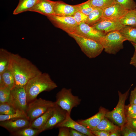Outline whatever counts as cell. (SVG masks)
I'll return each mask as SVG.
<instances>
[{
	"mask_svg": "<svg viewBox=\"0 0 136 136\" xmlns=\"http://www.w3.org/2000/svg\"><path fill=\"white\" fill-rule=\"evenodd\" d=\"M54 1L50 0H39L29 11L37 12L48 16L54 15L53 6Z\"/></svg>",
	"mask_w": 136,
	"mask_h": 136,
	"instance_id": "18",
	"label": "cell"
},
{
	"mask_svg": "<svg viewBox=\"0 0 136 136\" xmlns=\"http://www.w3.org/2000/svg\"><path fill=\"white\" fill-rule=\"evenodd\" d=\"M10 67L16 86L25 87L30 79L42 73L30 60L18 54L11 53Z\"/></svg>",
	"mask_w": 136,
	"mask_h": 136,
	"instance_id": "1",
	"label": "cell"
},
{
	"mask_svg": "<svg viewBox=\"0 0 136 136\" xmlns=\"http://www.w3.org/2000/svg\"><path fill=\"white\" fill-rule=\"evenodd\" d=\"M0 74L6 87L11 90L15 86V78L10 66L6 70Z\"/></svg>",
	"mask_w": 136,
	"mask_h": 136,
	"instance_id": "26",
	"label": "cell"
},
{
	"mask_svg": "<svg viewBox=\"0 0 136 136\" xmlns=\"http://www.w3.org/2000/svg\"><path fill=\"white\" fill-rule=\"evenodd\" d=\"M129 117L136 119V114L133 115L129 117Z\"/></svg>",
	"mask_w": 136,
	"mask_h": 136,
	"instance_id": "45",
	"label": "cell"
},
{
	"mask_svg": "<svg viewBox=\"0 0 136 136\" xmlns=\"http://www.w3.org/2000/svg\"><path fill=\"white\" fill-rule=\"evenodd\" d=\"M53 10L54 15L59 16H72L78 11L74 5L61 1H54Z\"/></svg>",
	"mask_w": 136,
	"mask_h": 136,
	"instance_id": "17",
	"label": "cell"
},
{
	"mask_svg": "<svg viewBox=\"0 0 136 136\" xmlns=\"http://www.w3.org/2000/svg\"><path fill=\"white\" fill-rule=\"evenodd\" d=\"M57 87L48 74L41 73L30 79L25 87L27 103L36 99L41 93L49 91Z\"/></svg>",
	"mask_w": 136,
	"mask_h": 136,
	"instance_id": "2",
	"label": "cell"
},
{
	"mask_svg": "<svg viewBox=\"0 0 136 136\" xmlns=\"http://www.w3.org/2000/svg\"><path fill=\"white\" fill-rule=\"evenodd\" d=\"M85 134L74 129L70 128V136H86Z\"/></svg>",
	"mask_w": 136,
	"mask_h": 136,
	"instance_id": "42",
	"label": "cell"
},
{
	"mask_svg": "<svg viewBox=\"0 0 136 136\" xmlns=\"http://www.w3.org/2000/svg\"><path fill=\"white\" fill-rule=\"evenodd\" d=\"M72 16L78 25L82 23L87 22L88 16L78 10Z\"/></svg>",
	"mask_w": 136,
	"mask_h": 136,
	"instance_id": "35",
	"label": "cell"
},
{
	"mask_svg": "<svg viewBox=\"0 0 136 136\" xmlns=\"http://www.w3.org/2000/svg\"><path fill=\"white\" fill-rule=\"evenodd\" d=\"M119 128L105 117L96 127L90 130H102L111 132Z\"/></svg>",
	"mask_w": 136,
	"mask_h": 136,
	"instance_id": "25",
	"label": "cell"
},
{
	"mask_svg": "<svg viewBox=\"0 0 136 136\" xmlns=\"http://www.w3.org/2000/svg\"><path fill=\"white\" fill-rule=\"evenodd\" d=\"M39 0H19L17 6L14 11L13 14L17 15L27 11L32 8Z\"/></svg>",
	"mask_w": 136,
	"mask_h": 136,
	"instance_id": "20",
	"label": "cell"
},
{
	"mask_svg": "<svg viewBox=\"0 0 136 136\" xmlns=\"http://www.w3.org/2000/svg\"><path fill=\"white\" fill-rule=\"evenodd\" d=\"M68 113L58 105L55 104L53 112L40 132L52 129L65 119Z\"/></svg>",
	"mask_w": 136,
	"mask_h": 136,
	"instance_id": "10",
	"label": "cell"
},
{
	"mask_svg": "<svg viewBox=\"0 0 136 136\" xmlns=\"http://www.w3.org/2000/svg\"><path fill=\"white\" fill-rule=\"evenodd\" d=\"M66 126L78 130L85 134L87 136H94L90 130L85 126L73 120L71 117L70 115L68 113L65 119L58 124L56 127H59Z\"/></svg>",
	"mask_w": 136,
	"mask_h": 136,
	"instance_id": "16",
	"label": "cell"
},
{
	"mask_svg": "<svg viewBox=\"0 0 136 136\" xmlns=\"http://www.w3.org/2000/svg\"><path fill=\"white\" fill-rule=\"evenodd\" d=\"M87 1L93 7L103 10L115 3V0H88Z\"/></svg>",
	"mask_w": 136,
	"mask_h": 136,
	"instance_id": "28",
	"label": "cell"
},
{
	"mask_svg": "<svg viewBox=\"0 0 136 136\" xmlns=\"http://www.w3.org/2000/svg\"><path fill=\"white\" fill-rule=\"evenodd\" d=\"M115 2L128 10L136 8V3L134 0H115Z\"/></svg>",
	"mask_w": 136,
	"mask_h": 136,
	"instance_id": "33",
	"label": "cell"
},
{
	"mask_svg": "<svg viewBox=\"0 0 136 136\" xmlns=\"http://www.w3.org/2000/svg\"><path fill=\"white\" fill-rule=\"evenodd\" d=\"M125 123L129 127L136 131V119L126 117Z\"/></svg>",
	"mask_w": 136,
	"mask_h": 136,
	"instance_id": "38",
	"label": "cell"
},
{
	"mask_svg": "<svg viewBox=\"0 0 136 136\" xmlns=\"http://www.w3.org/2000/svg\"><path fill=\"white\" fill-rule=\"evenodd\" d=\"M119 20L124 26H136V8L128 10Z\"/></svg>",
	"mask_w": 136,
	"mask_h": 136,
	"instance_id": "22",
	"label": "cell"
},
{
	"mask_svg": "<svg viewBox=\"0 0 136 136\" xmlns=\"http://www.w3.org/2000/svg\"><path fill=\"white\" fill-rule=\"evenodd\" d=\"M124 26L119 20L104 17L98 22L91 26L95 29L106 34L114 31H119Z\"/></svg>",
	"mask_w": 136,
	"mask_h": 136,
	"instance_id": "11",
	"label": "cell"
},
{
	"mask_svg": "<svg viewBox=\"0 0 136 136\" xmlns=\"http://www.w3.org/2000/svg\"><path fill=\"white\" fill-rule=\"evenodd\" d=\"M9 104L16 110L26 113L28 104L24 87L15 86L11 90Z\"/></svg>",
	"mask_w": 136,
	"mask_h": 136,
	"instance_id": "8",
	"label": "cell"
},
{
	"mask_svg": "<svg viewBox=\"0 0 136 136\" xmlns=\"http://www.w3.org/2000/svg\"><path fill=\"white\" fill-rule=\"evenodd\" d=\"M119 31L126 40L136 43V26H124Z\"/></svg>",
	"mask_w": 136,
	"mask_h": 136,
	"instance_id": "23",
	"label": "cell"
},
{
	"mask_svg": "<svg viewBox=\"0 0 136 136\" xmlns=\"http://www.w3.org/2000/svg\"><path fill=\"white\" fill-rule=\"evenodd\" d=\"M4 83L1 75L0 74V87H5ZM6 87V86H5Z\"/></svg>",
	"mask_w": 136,
	"mask_h": 136,
	"instance_id": "44",
	"label": "cell"
},
{
	"mask_svg": "<svg viewBox=\"0 0 136 136\" xmlns=\"http://www.w3.org/2000/svg\"><path fill=\"white\" fill-rule=\"evenodd\" d=\"M74 6L78 11L87 16L92 11L94 8L87 1L79 4L74 5Z\"/></svg>",
	"mask_w": 136,
	"mask_h": 136,
	"instance_id": "29",
	"label": "cell"
},
{
	"mask_svg": "<svg viewBox=\"0 0 136 136\" xmlns=\"http://www.w3.org/2000/svg\"><path fill=\"white\" fill-rule=\"evenodd\" d=\"M129 100V104H136V86L131 92Z\"/></svg>",
	"mask_w": 136,
	"mask_h": 136,
	"instance_id": "41",
	"label": "cell"
},
{
	"mask_svg": "<svg viewBox=\"0 0 136 136\" xmlns=\"http://www.w3.org/2000/svg\"><path fill=\"white\" fill-rule=\"evenodd\" d=\"M108 110L100 107L98 112L91 117L84 120H80L77 121L78 123L87 127L91 130L96 127L105 116Z\"/></svg>",
	"mask_w": 136,
	"mask_h": 136,
	"instance_id": "15",
	"label": "cell"
},
{
	"mask_svg": "<svg viewBox=\"0 0 136 136\" xmlns=\"http://www.w3.org/2000/svg\"><path fill=\"white\" fill-rule=\"evenodd\" d=\"M47 17L55 27L68 34L74 33L79 25L72 16H59L52 15Z\"/></svg>",
	"mask_w": 136,
	"mask_h": 136,
	"instance_id": "9",
	"label": "cell"
},
{
	"mask_svg": "<svg viewBox=\"0 0 136 136\" xmlns=\"http://www.w3.org/2000/svg\"><path fill=\"white\" fill-rule=\"evenodd\" d=\"M120 131V128L110 132V136H119L120 135L119 131Z\"/></svg>",
	"mask_w": 136,
	"mask_h": 136,
	"instance_id": "43",
	"label": "cell"
},
{
	"mask_svg": "<svg viewBox=\"0 0 136 136\" xmlns=\"http://www.w3.org/2000/svg\"><path fill=\"white\" fill-rule=\"evenodd\" d=\"M73 33L99 42L101 38L106 34L95 29L84 22L79 24L74 32Z\"/></svg>",
	"mask_w": 136,
	"mask_h": 136,
	"instance_id": "13",
	"label": "cell"
},
{
	"mask_svg": "<svg viewBox=\"0 0 136 136\" xmlns=\"http://www.w3.org/2000/svg\"><path fill=\"white\" fill-rule=\"evenodd\" d=\"M19 118L27 119L25 113L17 110L16 113L12 114L0 115V121Z\"/></svg>",
	"mask_w": 136,
	"mask_h": 136,
	"instance_id": "32",
	"label": "cell"
},
{
	"mask_svg": "<svg viewBox=\"0 0 136 136\" xmlns=\"http://www.w3.org/2000/svg\"><path fill=\"white\" fill-rule=\"evenodd\" d=\"M30 122L27 118H19L11 119L0 122V125L7 130L11 134L23 128L29 127Z\"/></svg>",
	"mask_w": 136,
	"mask_h": 136,
	"instance_id": "12",
	"label": "cell"
},
{
	"mask_svg": "<svg viewBox=\"0 0 136 136\" xmlns=\"http://www.w3.org/2000/svg\"><path fill=\"white\" fill-rule=\"evenodd\" d=\"M55 105V102L41 98L36 99L28 104L26 115L30 123Z\"/></svg>",
	"mask_w": 136,
	"mask_h": 136,
	"instance_id": "7",
	"label": "cell"
},
{
	"mask_svg": "<svg viewBox=\"0 0 136 136\" xmlns=\"http://www.w3.org/2000/svg\"><path fill=\"white\" fill-rule=\"evenodd\" d=\"M128 11L119 4L115 3L103 10V17L113 20H119Z\"/></svg>",
	"mask_w": 136,
	"mask_h": 136,
	"instance_id": "14",
	"label": "cell"
},
{
	"mask_svg": "<svg viewBox=\"0 0 136 136\" xmlns=\"http://www.w3.org/2000/svg\"><path fill=\"white\" fill-rule=\"evenodd\" d=\"M55 104L66 111L70 115L72 109L79 105L81 99L79 97L74 95L71 88H62L57 93Z\"/></svg>",
	"mask_w": 136,
	"mask_h": 136,
	"instance_id": "5",
	"label": "cell"
},
{
	"mask_svg": "<svg viewBox=\"0 0 136 136\" xmlns=\"http://www.w3.org/2000/svg\"><path fill=\"white\" fill-rule=\"evenodd\" d=\"M11 90L6 87H0V103H10Z\"/></svg>",
	"mask_w": 136,
	"mask_h": 136,
	"instance_id": "30",
	"label": "cell"
},
{
	"mask_svg": "<svg viewBox=\"0 0 136 136\" xmlns=\"http://www.w3.org/2000/svg\"><path fill=\"white\" fill-rule=\"evenodd\" d=\"M131 43L134 47V51L133 56L131 58L129 64L136 67V43L133 42Z\"/></svg>",
	"mask_w": 136,
	"mask_h": 136,
	"instance_id": "40",
	"label": "cell"
},
{
	"mask_svg": "<svg viewBox=\"0 0 136 136\" xmlns=\"http://www.w3.org/2000/svg\"><path fill=\"white\" fill-rule=\"evenodd\" d=\"M17 110L9 103H0V115L12 114L16 113Z\"/></svg>",
	"mask_w": 136,
	"mask_h": 136,
	"instance_id": "31",
	"label": "cell"
},
{
	"mask_svg": "<svg viewBox=\"0 0 136 136\" xmlns=\"http://www.w3.org/2000/svg\"><path fill=\"white\" fill-rule=\"evenodd\" d=\"M11 53L5 49H0V74L3 73L9 67Z\"/></svg>",
	"mask_w": 136,
	"mask_h": 136,
	"instance_id": "21",
	"label": "cell"
},
{
	"mask_svg": "<svg viewBox=\"0 0 136 136\" xmlns=\"http://www.w3.org/2000/svg\"><path fill=\"white\" fill-rule=\"evenodd\" d=\"M120 127V131L123 136H136V131L129 127L126 123Z\"/></svg>",
	"mask_w": 136,
	"mask_h": 136,
	"instance_id": "34",
	"label": "cell"
},
{
	"mask_svg": "<svg viewBox=\"0 0 136 136\" xmlns=\"http://www.w3.org/2000/svg\"><path fill=\"white\" fill-rule=\"evenodd\" d=\"M68 34L75 41L82 52L90 58L97 57L104 50L99 41L74 33Z\"/></svg>",
	"mask_w": 136,
	"mask_h": 136,
	"instance_id": "3",
	"label": "cell"
},
{
	"mask_svg": "<svg viewBox=\"0 0 136 136\" xmlns=\"http://www.w3.org/2000/svg\"><path fill=\"white\" fill-rule=\"evenodd\" d=\"M125 113L126 117L136 114V104H129L125 105Z\"/></svg>",
	"mask_w": 136,
	"mask_h": 136,
	"instance_id": "36",
	"label": "cell"
},
{
	"mask_svg": "<svg viewBox=\"0 0 136 136\" xmlns=\"http://www.w3.org/2000/svg\"><path fill=\"white\" fill-rule=\"evenodd\" d=\"M126 39L119 30L109 32L102 37L99 42L105 52L115 55L123 48V43Z\"/></svg>",
	"mask_w": 136,
	"mask_h": 136,
	"instance_id": "4",
	"label": "cell"
},
{
	"mask_svg": "<svg viewBox=\"0 0 136 136\" xmlns=\"http://www.w3.org/2000/svg\"><path fill=\"white\" fill-rule=\"evenodd\" d=\"M103 10L98 7H94L93 10L88 16L86 23L92 26L99 21L103 17Z\"/></svg>",
	"mask_w": 136,
	"mask_h": 136,
	"instance_id": "24",
	"label": "cell"
},
{
	"mask_svg": "<svg viewBox=\"0 0 136 136\" xmlns=\"http://www.w3.org/2000/svg\"><path fill=\"white\" fill-rule=\"evenodd\" d=\"M91 131L95 136H110V132L104 130H94Z\"/></svg>",
	"mask_w": 136,
	"mask_h": 136,
	"instance_id": "39",
	"label": "cell"
},
{
	"mask_svg": "<svg viewBox=\"0 0 136 136\" xmlns=\"http://www.w3.org/2000/svg\"><path fill=\"white\" fill-rule=\"evenodd\" d=\"M132 85V84L128 90L123 94L118 91L119 100L116 106L112 111H108L105 115V117L110 119L120 127L123 126L126 122L125 103Z\"/></svg>",
	"mask_w": 136,
	"mask_h": 136,
	"instance_id": "6",
	"label": "cell"
},
{
	"mask_svg": "<svg viewBox=\"0 0 136 136\" xmlns=\"http://www.w3.org/2000/svg\"><path fill=\"white\" fill-rule=\"evenodd\" d=\"M59 128L58 136H70V128L66 126H62Z\"/></svg>",
	"mask_w": 136,
	"mask_h": 136,
	"instance_id": "37",
	"label": "cell"
},
{
	"mask_svg": "<svg viewBox=\"0 0 136 136\" xmlns=\"http://www.w3.org/2000/svg\"><path fill=\"white\" fill-rule=\"evenodd\" d=\"M54 106L49 109L45 113L33 120L30 123L29 127L33 129H39L40 130L42 129L52 115Z\"/></svg>",
	"mask_w": 136,
	"mask_h": 136,
	"instance_id": "19",
	"label": "cell"
},
{
	"mask_svg": "<svg viewBox=\"0 0 136 136\" xmlns=\"http://www.w3.org/2000/svg\"><path fill=\"white\" fill-rule=\"evenodd\" d=\"M40 133L39 130L28 127L23 128L16 132L11 134V135L15 136H35Z\"/></svg>",
	"mask_w": 136,
	"mask_h": 136,
	"instance_id": "27",
	"label": "cell"
}]
</instances>
